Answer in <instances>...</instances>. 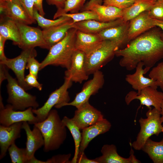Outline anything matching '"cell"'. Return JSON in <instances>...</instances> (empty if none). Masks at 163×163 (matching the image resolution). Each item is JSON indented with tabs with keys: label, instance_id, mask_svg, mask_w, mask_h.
Returning a JSON list of instances; mask_svg holds the SVG:
<instances>
[{
	"label": "cell",
	"instance_id": "cell-24",
	"mask_svg": "<svg viewBox=\"0 0 163 163\" xmlns=\"http://www.w3.org/2000/svg\"><path fill=\"white\" fill-rule=\"evenodd\" d=\"M124 22L122 18L107 22L89 20L73 24V28L85 33L98 34L105 29L118 25Z\"/></svg>",
	"mask_w": 163,
	"mask_h": 163
},
{
	"label": "cell",
	"instance_id": "cell-12",
	"mask_svg": "<svg viewBox=\"0 0 163 163\" xmlns=\"http://www.w3.org/2000/svg\"><path fill=\"white\" fill-rule=\"evenodd\" d=\"M135 99L139 100L141 104L149 108L152 106L161 112V106L163 101V93L158 91L156 88L148 86L142 89L139 94L135 91H130L125 98L127 105Z\"/></svg>",
	"mask_w": 163,
	"mask_h": 163
},
{
	"label": "cell",
	"instance_id": "cell-41",
	"mask_svg": "<svg viewBox=\"0 0 163 163\" xmlns=\"http://www.w3.org/2000/svg\"><path fill=\"white\" fill-rule=\"evenodd\" d=\"M19 0L26 9L30 17L34 20L33 15L34 7L33 0Z\"/></svg>",
	"mask_w": 163,
	"mask_h": 163
},
{
	"label": "cell",
	"instance_id": "cell-48",
	"mask_svg": "<svg viewBox=\"0 0 163 163\" xmlns=\"http://www.w3.org/2000/svg\"><path fill=\"white\" fill-rule=\"evenodd\" d=\"M153 25L155 27H158L162 30L161 35V40L163 41V21L153 19Z\"/></svg>",
	"mask_w": 163,
	"mask_h": 163
},
{
	"label": "cell",
	"instance_id": "cell-7",
	"mask_svg": "<svg viewBox=\"0 0 163 163\" xmlns=\"http://www.w3.org/2000/svg\"><path fill=\"white\" fill-rule=\"evenodd\" d=\"M64 78L62 85L50 94L42 107L38 109H33V112L36 114L38 122L42 121L46 118L53 107L69 102L70 98L68 90L72 86V82L69 78Z\"/></svg>",
	"mask_w": 163,
	"mask_h": 163
},
{
	"label": "cell",
	"instance_id": "cell-11",
	"mask_svg": "<svg viewBox=\"0 0 163 163\" xmlns=\"http://www.w3.org/2000/svg\"><path fill=\"white\" fill-rule=\"evenodd\" d=\"M16 23L21 36L19 48L23 50L38 46L43 49H50L44 39L42 30L28 25Z\"/></svg>",
	"mask_w": 163,
	"mask_h": 163
},
{
	"label": "cell",
	"instance_id": "cell-14",
	"mask_svg": "<svg viewBox=\"0 0 163 163\" xmlns=\"http://www.w3.org/2000/svg\"><path fill=\"white\" fill-rule=\"evenodd\" d=\"M104 118L101 112L88 101L77 109L72 119L79 129L82 130Z\"/></svg>",
	"mask_w": 163,
	"mask_h": 163
},
{
	"label": "cell",
	"instance_id": "cell-8",
	"mask_svg": "<svg viewBox=\"0 0 163 163\" xmlns=\"http://www.w3.org/2000/svg\"><path fill=\"white\" fill-rule=\"evenodd\" d=\"M93 74V78L84 84L81 91L76 94L73 101L55 107L59 109L66 106H72L77 109L89 101L91 96L97 93L103 87L104 82V75L100 70L96 72Z\"/></svg>",
	"mask_w": 163,
	"mask_h": 163
},
{
	"label": "cell",
	"instance_id": "cell-33",
	"mask_svg": "<svg viewBox=\"0 0 163 163\" xmlns=\"http://www.w3.org/2000/svg\"><path fill=\"white\" fill-rule=\"evenodd\" d=\"M12 163H28L26 148H20L15 142L9 147L8 150Z\"/></svg>",
	"mask_w": 163,
	"mask_h": 163
},
{
	"label": "cell",
	"instance_id": "cell-28",
	"mask_svg": "<svg viewBox=\"0 0 163 163\" xmlns=\"http://www.w3.org/2000/svg\"><path fill=\"white\" fill-rule=\"evenodd\" d=\"M156 1L136 0L130 6L123 9L122 19L124 22L130 21L145 11H149Z\"/></svg>",
	"mask_w": 163,
	"mask_h": 163
},
{
	"label": "cell",
	"instance_id": "cell-31",
	"mask_svg": "<svg viewBox=\"0 0 163 163\" xmlns=\"http://www.w3.org/2000/svg\"><path fill=\"white\" fill-rule=\"evenodd\" d=\"M33 15L34 19L37 22L38 25L43 29L59 25L72 20L70 18L65 16H61L53 20L46 19L40 15L34 7Z\"/></svg>",
	"mask_w": 163,
	"mask_h": 163
},
{
	"label": "cell",
	"instance_id": "cell-1",
	"mask_svg": "<svg viewBox=\"0 0 163 163\" xmlns=\"http://www.w3.org/2000/svg\"><path fill=\"white\" fill-rule=\"evenodd\" d=\"M161 29L155 27L131 40L124 48L115 52V56L121 57L120 66L128 71L133 70L142 62L145 67L151 68L163 59V41Z\"/></svg>",
	"mask_w": 163,
	"mask_h": 163
},
{
	"label": "cell",
	"instance_id": "cell-21",
	"mask_svg": "<svg viewBox=\"0 0 163 163\" xmlns=\"http://www.w3.org/2000/svg\"><path fill=\"white\" fill-rule=\"evenodd\" d=\"M154 27L153 19L150 17L149 11L142 12L129 21L128 33L129 41Z\"/></svg>",
	"mask_w": 163,
	"mask_h": 163
},
{
	"label": "cell",
	"instance_id": "cell-32",
	"mask_svg": "<svg viewBox=\"0 0 163 163\" xmlns=\"http://www.w3.org/2000/svg\"><path fill=\"white\" fill-rule=\"evenodd\" d=\"M86 0H67L62 9H57L54 15L53 19H56L61 16L62 14L70 12V13L78 12L81 10Z\"/></svg>",
	"mask_w": 163,
	"mask_h": 163
},
{
	"label": "cell",
	"instance_id": "cell-29",
	"mask_svg": "<svg viewBox=\"0 0 163 163\" xmlns=\"http://www.w3.org/2000/svg\"><path fill=\"white\" fill-rule=\"evenodd\" d=\"M147 153L154 163H163V139L155 142L149 138L142 149Z\"/></svg>",
	"mask_w": 163,
	"mask_h": 163
},
{
	"label": "cell",
	"instance_id": "cell-15",
	"mask_svg": "<svg viewBox=\"0 0 163 163\" xmlns=\"http://www.w3.org/2000/svg\"><path fill=\"white\" fill-rule=\"evenodd\" d=\"M85 54L83 52L75 50L70 66L65 71L64 78L69 79L72 82L79 83L87 80L89 75L85 68Z\"/></svg>",
	"mask_w": 163,
	"mask_h": 163
},
{
	"label": "cell",
	"instance_id": "cell-36",
	"mask_svg": "<svg viewBox=\"0 0 163 163\" xmlns=\"http://www.w3.org/2000/svg\"><path fill=\"white\" fill-rule=\"evenodd\" d=\"M149 13L151 18L163 21V0H157Z\"/></svg>",
	"mask_w": 163,
	"mask_h": 163
},
{
	"label": "cell",
	"instance_id": "cell-37",
	"mask_svg": "<svg viewBox=\"0 0 163 163\" xmlns=\"http://www.w3.org/2000/svg\"><path fill=\"white\" fill-rule=\"evenodd\" d=\"M136 0H104L103 5L124 9L131 6Z\"/></svg>",
	"mask_w": 163,
	"mask_h": 163
},
{
	"label": "cell",
	"instance_id": "cell-27",
	"mask_svg": "<svg viewBox=\"0 0 163 163\" xmlns=\"http://www.w3.org/2000/svg\"><path fill=\"white\" fill-rule=\"evenodd\" d=\"M88 10L95 13L98 16L99 21L101 22H109L123 17V9L113 6L95 4Z\"/></svg>",
	"mask_w": 163,
	"mask_h": 163
},
{
	"label": "cell",
	"instance_id": "cell-2",
	"mask_svg": "<svg viewBox=\"0 0 163 163\" xmlns=\"http://www.w3.org/2000/svg\"><path fill=\"white\" fill-rule=\"evenodd\" d=\"M34 125L39 129L43 136L45 152L58 149L66 138V127L56 110L52 109L45 120Z\"/></svg>",
	"mask_w": 163,
	"mask_h": 163
},
{
	"label": "cell",
	"instance_id": "cell-30",
	"mask_svg": "<svg viewBox=\"0 0 163 163\" xmlns=\"http://www.w3.org/2000/svg\"><path fill=\"white\" fill-rule=\"evenodd\" d=\"M64 125L69 129L73 139L75 145L74 156L71 163H76L79 152V148L82 139L81 133L80 129L73 121L72 118L64 116L62 120Z\"/></svg>",
	"mask_w": 163,
	"mask_h": 163
},
{
	"label": "cell",
	"instance_id": "cell-35",
	"mask_svg": "<svg viewBox=\"0 0 163 163\" xmlns=\"http://www.w3.org/2000/svg\"><path fill=\"white\" fill-rule=\"evenodd\" d=\"M149 76L150 78L155 80L158 87L163 91V62L158 63L152 68Z\"/></svg>",
	"mask_w": 163,
	"mask_h": 163
},
{
	"label": "cell",
	"instance_id": "cell-23",
	"mask_svg": "<svg viewBox=\"0 0 163 163\" xmlns=\"http://www.w3.org/2000/svg\"><path fill=\"white\" fill-rule=\"evenodd\" d=\"M129 21L124 22L118 25L105 29L98 34L103 40H109L120 42L122 49L125 47L130 41L128 36Z\"/></svg>",
	"mask_w": 163,
	"mask_h": 163
},
{
	"label": "cell",
	"instance_id": "cell-47",
	"mask_svg": "<svg viewBox=\"0 0 163 163\" xmlns=\"http://www.w3.org/2000/svg\"><path fill=\"white\" fill-rule=\"evenodd\" d=\"M6 66L2 63H0V86L2 82L7 79V72Z\"/></svg>",
	"mask_w": 163,
	"mask_h": 163
},
{
	"label": "cell",
	"instance_id": "cell-19",
	"mask_svg": "<svg viewBox=\"0 0 163 163\" xmlns=\"http://www.w3.org/2000/svg\"><path fill=\"white\" fill-rule=\"evenodd\" d=\"M22 129L25 132L27 136L26 151L28 161L34 156L36 152L44 146V141L43 137L39 129L34 125L31 130L27 121L23 122Z\"/></svg>",
	"mask_w": 163,
	"mask_h": 163
},
{
	"label": "cell",
	"instance_id": "cell-51",
	"mask_svg": "<svg viewBox=\"0 0 163 163\" xmlns=\"http://www.w3.org/2000/svg\"><path fill=\"white\" fill-rule=\"evenodd\" d=\"M155 0L157 1V0Z\"/></svg>",
	"mask_w": 163,
	"mask_h": 163
},
{
	"label": "cell",
	"instance_id": "cell-25",
	"mask_svg": "<svg viewBox=\"0 0 163 163\" xmlns=\"http://www.w3.org/2000/svg\"><path fill=\"white\" fill-rule=\"evenodd\" d=\"M73 25L72 19L59 25L43 29V37L50 49L64 38L69 30L73 28Z\"/></svg>",
	"mask_w": 163,
	"mask_h": 163
},
{
	"label": "cell",
	"instance_id": "cell-34",
	"mask_svg": "<svg viewBox=\"0 0 163 163\" xmlns=\"http://www.w3.org/2000/svg\"><path fill=\"white\" fill-rule=\"evenodd\" d=\"M71 18L73 23L89 20H94L99 21V18L97 14L91 10H86L80 12L75 13H66L62 15Z\"/></svg>",
	"mask_w": 163,
	"mask_h": 163
},
{
	"label": "cell",
	"instance_id": "cell-49",
	"mask_svg": "<svg viewBox=\"0 0 163 163\" xmlns=\"http://www.w3.org/2000/svg\"><path fill=\"white\" fill-rule=\"evenodd\" d=\"M161 119L162 123H163V101L161 104ZM162 132H163V129H162Z\"/></svg>",
	"mask_w": 163,
	"mask_h": 163
},
{
	"label": "cell",
	"instance_id": "cell-4",
	"mask_svg": "<svg viewBox=\"0 0 163 163\" xmlns=\"http://www.w3.org/2000/svg\"><path fill=\"white\" fill-rule=\"evenodd\" d=\"M122 48L120 42L104 40L98 48L85 56V66L87 74L89 75L99 70L113 58L116 51Z\"/></svg>",
	"mask_w": 163,
	"mask_h": 163
},
{
	"label": "cell",
	"instance_id": "cell-26",
	"mask_svg": "<svg viewBox=\"0 0 163 163\" xmlns=\"http://www.w3.org/2000/svg\"><path fill=\"white\" fill-rule=\"evenodd\" d=\"M0 35L6 40H10L18 47L21 43V36L16 23L13 20L1 14Z\"/></svg>",
	"mask_w": 163,
	"mask_h": 163
},
{
	"label": "cell",
	"instance_id": "cell-10",
	"mask_svg": "<svg viewBox=\"0 0 163 163\" xmlns=\"http://www.w3.org/2000/svg\"><path fill=\"white\" fill-rule=\"evenodd\" d=\"M0 14L16 23L27 25L35 23L19 0H0Z\"/></svg>",
	"mask_w": 163,
	"mask_h": 163
},
{
	"label": "cell",
	"instance_id": "cell-50",
	"mask_svg": "<svg viewBox=\"0 0 163 163\" xmlns=\"http://www.w3.org/2000/svg\"><path fill=\"white\" fill-rule=\"evenodd\" d=\"M2 0L5 1H8V0Z\"/></svg>",
	"mask_w": 163,
	"mask_h": 163
},
{
	"label": "cell",
	"instance_id": "cell-20",
	"mask_svg": "<svg viewBox=\"0 0 163 163\" xmlns=\"http://www.w3.org/2000/svg\"><path fill=\"white\" fill-rule=\"evenodd\" d=\"M111 126L110 122L106 119L82 130V139L79 153L84 152L90 142L97 136L109 130Z\"/></svg>",
	"mask_w": 163,
	"mask_h": 163
},
{
	"label": "cell",
	"instance_id": "cell-17",
	"mask_svg": "<svg viewBox=\"0 0 163 163\" xmlns=\"http://www.w3.org/2000/svg\"><path fill=\"white\" fill-rule=\"evenodd\" d=\"M143 63L139 62L136 68L135 72L133 74L126 75L125 78L126 81L131 85L132 88L137 91L138 94H139L142 89L147 87L151 86L156 89L158 87L155 80L144 76L150 68L145 67L143 69Z\"/></svg>",
	"mask_w": 163,
	"mask_h": 163
},
{
	"label": "cell",
	"instance_id": "cell-39",
	"mask_svg": "<svg viewBox=\"0 0 163 163\" xmlns=\"http://www.w3.org/2000/svg\"><path fill=\"white\" fill-rule=\"evenodd\" d=\"M71 156L70 153L67 154L58 155H54L46 161L40 160V163H70L69 159Z\"/></svg>",
	"mask_w": 163,
	"mask_h": 163
},
{
	"label": "cell",
	"instance_id": "cell-16",
	"mask_svg": "<svg viewBox=\"0 0 163 163\" xmlns=\"http://www.w3.org/2000/svg\"><path fill=\"white\" fill-rule=\"evenodd\" d=\"M23 122L14 123L9 126L0 125V159L4 158L10 146L21 136Z\"/></svg>",
	"mask_w": 163,
	"mask_h": 163
},
{
	"label": "cell",
	"instance_id": "cell-9",
	"mask_svg": "<svg viewBox=\"0 0 163 163\" xmlns=\"http://www.w3.org/2000/svg\"><path fill=\"white\" fill-rule=\"evenodd\" d=\"M37 53L34 48L23 50L18 56L12 59L7 58L3 62H0L6 67L11 69L14 73L19 85L26 91L32 88L27 85L25 81V70L29 59L31 57H35Z\"/></svg>",
	"mask_w": 163,
	"mask_h": 163
},
{
	"label": "cell",
	"instance_id": "cell-45",
	"mask_svg": "<svg viewBox=\"0 0 163 163\" xmlns=\"http://www.w3.org/2000/svg\"><path fill=\"white\" fill-rule=\"evenodd\" d=\"M43 0H33L34 7L37 10L40 15L44 16L45 13L43 8Z\"/></svg>",
	"mask_w": 163,
	"mask_h": 163
},
{
	"label": "cell",
	"instance_id": "cell-18",
	"mask_svg": "<svg viewBox=\"0 0 163 163\" xmlns=\"http://www.w3.org/2000/svg\"><path fill=\"white\" fill-rule=\"evenodd\" d=\"M101 151L102 155L93 159L97 163H141L136 158L131 148L130 155L128 158L120 156L117 152L116 146L113 144L104 145Z\"/></svg>",
	"mask_w": 163,
	"mask_h": 163
},
{
	"label": "cell",
	"instance_id": "cell-43",
	"mask_svg": "<svg viewBox=\"0 0 163 163\" xmlns=\"http://www.w3.org/2000/svg\"><path fill=\"white\" fill-rule=\"evenodd\" d=\"M6 40L5 38L0 35V62H3L7 59L4 51L5 43Z\"/></svg>",
	"mask_w": 163,
	"mask_h": 163
},
{
	"label": "cell",
	"instance_id": "cell-5",
	"mask_svg": "<svg viewBox=\"0 0 163 163\" xmlns=\"http://www.w3.org/2000/svg\"><path fill=\"white\" fill-rule=\"evenodd\" d=\"M161 112L154 107L149 108L146 113V118L139 120L140 129L135 141L131 144L135 150H141L146 141L152 136H158L162 132Z\"/></svg>",
	"mask_w": 163,
	"mask_h": 163
},
{
	"label": "cell",
	"instance_id": "cell-13",
	"mask_svg": "<svg viewBox=\"0 0 163 163\" xmlns=\"http://www.w3.org/2000/svg\"><path fill=\"white\" fill-rule=\"evenodd\" d=\"M33 109L30 107L23 110H14L11 104H8L0 110V123L5 126L24 121L34 124L37 123L38 121L34 114Z\"/></svg>",
	"mask_w": 163,
	"mask_h": 163
},
{
	"label": "cell",
	"instance_id": "cell-22",
	"mask_svg": "<svg viewBox=\"0 0 163 163\" xmlns=\"http://www.w3.org/2000/svg\"><path fill=\"white\" fill-rule=\"evenodd\" d=\"M103 40L98 34L85 33L77 30L75 49L83 52L87 55L98 48Z\"/></svg>",
	"mask_w": 163,
	"mask_h": 163
},
{
	"label": "cell",
	"instance_id": "cell-42",
	"mask_svg": "<svg viewBox=\"0 0 163 163\" xmlns=\"http://www.w3.org/2000/svg\"><path fill=\"white\" fill-rule=\"evenodd\" d=\"M77 163H97L93 159L88 158L85 155L84 152L79 153Z\"/></svg>",
	"mask_w": 163,
	"mask_h": 163
},
{
	"label": "cell",
	"instance_id": "cell-46",
	"mask_svg": "<svg viewBox=\"0 0 163 163\" xmlns=\"http://www.w3.org/2000/svg\"><path fill=\"white\" fill-rule=\"evenodd\" d=\"M103 0H90L85 4L82 9L81 11L88 10L93 5L95 4L101 5Z\"/></svg>",
	"mask_w": 163,
	"mask_h": 163
},
{
	"label": "cell",
	"instance_id": "cell-6",
	"mask_svg": "<svg viewBox=\"0 0 163 163\" xmlns=\"http://www.w3.org/2000/svg\"><path fill=\"white\" fill-rule=\"evenodd\" d=\"M6 75L8 94L7 102L11 105L14 110H23L30 107L37 109L39 105L36 97L26 92L19 85L17 80L11 75L8 71Z\"/></svg>",
	"mask_w": 163,
	"mask_h": 163
},
{
	"label": "cell",
	"instance_id": "cell-3",
	"mask_svg": "<svg viewBox=\"0 0 163 163\" xmlns=\"http://www.w3.org/2000/svg\"><path fill=\"white\" fill-rule=\"evenodd\" d=\"M77 31L74 28L70 29L63 39L50 49L47 56L40 63V70L49 65L59 66L66 69L69 68L76 50Z\"/></svg>",
	"mask_w": 163,
	"mask_h": 163
},
{
	"label": "cell",
	"instance_id": "cell-40",
	"mask_svg": "<svg viewBox=\"0 0 163 163\" xmlns=\"http://www.w3.org/2000/svg\"><path fill=\"white\" fill-rule=\"evenodd\" d=\"M37 78L30 73L25 76V81L28 85L32 88H37L39 91L42 89V84L39 82Z\"/></svg>",
	"mask_w": 163,
	"mask_h": 163
},
{
	"label": "cell",
	"instance_id": "cell-38",
	"mask_svg": "<svg viewBox=\"0 0 163 163\" xmlns=\"http://www.w3.org/2000/svg\"><path fill=\"white\" fill-rule=\"evenodd\" d=\"M34 57H31L28 59L26 69H29L31 73L38 78V75L40 70L41 63L37 61Z\"/></svg>",
	"mask_w": 163,
	"mask_h": 163
},
{
	"label": "cell",
	"instance_id": "cell-44",
	"mask_svg": "<svg viewBox=\"0 0 163 163\" xmlns=\"http://www.w3.org/2000/svg\"><path fill=\"white\" fill-rule=\"evenodd\" d=\"M67 0H46L47 3L50 5H55L57 9H62L64 8L65 3Z\"/></svg>",
	"mask_w": 163,
	"mask_h": 163
}]
</instances>
